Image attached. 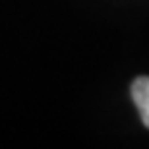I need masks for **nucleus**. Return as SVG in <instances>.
Masks as SVG:
<instances>
[{
  "label": "nucleus",
  "mask_w": 149,
  "mask_h": 149,
  "mask_svg": "<svg viewBox=\"0 0 149 149\" xmlns=\"http://www.w3.org/2000/svg\"><path fill=\"white\" fill-rule=\"evenodd\" d=\"M132 99L139 111L143 124L149 128V77L141 76L132 83Z\"/></svg>",
  "instance_id": "obj_1"
}]
</instances>
